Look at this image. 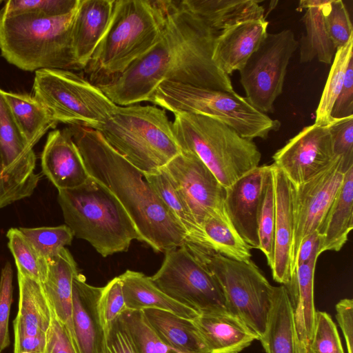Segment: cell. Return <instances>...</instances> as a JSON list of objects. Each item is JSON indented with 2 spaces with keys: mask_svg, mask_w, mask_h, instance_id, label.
<instances>
[{
  "mask_svg": "<svg viewBox=\"0 0 353 353\" xmlns=\"http://www.w3.org/2000/svg\"><path fill=\"white\" fill-rule=\"evenodd\" d=\"M65 129L90 176L106 187L132 220L141 241L156 252L183 245L187 234L146 181L144 174L114 150L99 131L79 125Z\"/></svg>",
  "mask_w": 353,
  "mask_h": 353,
  "instance_id": "obj_1",
  "label": "cell"
},
{
  "mask_svg": "<svg viewBox=\"0 0 353 353\" xmlns=\"http://www.w3.org/2000/svg\"><path fill=\"white\" fill-rule=\"evenodd\" d=\"M75 10L63 17L48 18L34 12H9L2 8L1 56L25 71L81 70L74 56L71 40Z\"/></svg>",
  "mask_w": 353,
  "mask_h": 353,
  "instance_id": "obj_2",
  "label": "cell"
},
{
  "mask_svg": "<svg viewBox=\"0 0 353 353\" xmlns=\"http://www.w3.org/2000/svg\"><path fill=\"white\" fill-rule=\"evenodd\" d=\"M164 16L159 1L114 0L110 25L84 69L89 81L106 83L160 39Z\"/></svg>",
  "mask_w": 353,
  "mask_h": 353,
  "instance_id": "obj_3",
  "label": "cell"
},
{
  "mask_svg": "<svg viewBox=\"0 0 353 353\" xmlns=\"http://www.w3.org/2000/svg\"><path fill=\"white\" fill-rule=\"evenodd\" d=\"M65 225L74 236L88 241L102 256L125 252L141 236L117 197L90 176L80 186L58 190Z\"/></svg>",
  "mask_w": 353,
  "mask_h": 353,
  "instance_id": "obj_4",
  "label": "cell"
},
{
  "mask_svg": "<svg viewBox=\"0 0 353 353\" xmlns=\"http://www.w3.org/2000/svg\"><path fill=\"white\" fill-rule=\"evenodd\" d=\"M98 131L143 174L162 168L181 152L172 123L157 105H117Z\"/></svg>",
  "mask_w": 353,
  "mask_h": 353,
  "instance_id": "obj_5",
  "label": "cell"
},
{
  "mask_svg": "<svg viewBox=\"0 0 353 353\" xmlns=\"http://www.w3.org/2000/svg\"><path fill=\"white\" fill-rule=\"evenodd\" d=\"M172 128L180 150L195 154L225 188L259 165L261 154L254 142L214 119L177 113Z\"/></svg>",
  "mask_w": 353,
  "mask_h": 353,
  "instance_id": "obj_6",
  "label": "cell"
},
{
  "mask_svg": "<svg viewBox=\"0 0 353 353\" xmlns=\"http://www.w3.org/2000/svg\"><path fill=\"white\" fill-rule=\"evenodd\" d=\"M148 101L174 114L188 112L211 117L250 140L266 139L270 132L279 130L281 125L279 120L260 112L235 92L165 81Z\"/></svg>",
  "mask_w": 353,
  "mask_h": 353,
  "instance_id": "obj_7",
  "label": "cell"
},
{
  "mask_svg": "<svg viewBox=\"0 0 353 353\" xmlns=\"http://www.w3.org/2000/svg\"><path fill=\"white\" fill-rule=\"evenodd\" d=\"M218 281L227 311L258 336H263L271 305L273 286L251 259L240 261L189 241L184 243Z\"/></svg>",
  "mask_w": 353,
  "mask_h": 353,
  "instance_id": "obj_8",
  "label": "cell"
},
{
  "mask_svg": "<svg viewBox=\"0 0 353 353\" xmlns=\"http://www.w3.org/2000/svg\"><path fill=\"white\" fill-rule=\"evenodd\" d=\"M33 90L57 123L99 130L117 107L98 86L71 70L36 71Z\"/></svg>",
  "mask_w": 353,
  "mask_h": 353,
  "instance_id": "obj_9",
  "label": "cell"
},
{
  "mask_svg": "<svg viewBox=\"0 0 353 353\" xmlns=\"http://www.w3.org/2000/svg\"><path fill=\"white\" fill-rule=\"evenodd\" d=\"M150 279L168 296L199 314L227 311L218 281L185 244L165 252Z\"/></svg>",
  "mask_w": 353,
  "mask_h": 353,
  "instance_id": "obj_10",
  "label": "cell"
},
{
  "mask_svg": "<svg viewBox=\"0 0 353 353\" xmlns=\"http://www.w3.org/2000/svg\"><path fill=\"white\" fill-rule=\"evenodd\" d=\"M162 11L164 28L158 41L119 75L97 85L117 105L148 101L158 86L169 79L176 61L175 34L170 18Z\"/></svg>",
  "mask_w": 353,
  "mask_h": 353,
  "instance_id": "obj_11",
  "label": "cell"
},
{
  "mask_svg": "<svg viewBox=\"0 0 353 353\" xmlns=\"http://www.w3.org/2000/svg\"><path fill=\"white\" fill-rule=\"evenodd\" d=\"M298 47L291 30L268 33L239 71L246 99L260 112H274V103L283 92L288 65Z\"/></svg>",
  "mask_w": 353,
  "mask_h": 353,
  "instance_id": "obj_12",
  "label": "cell"
},
{
  "mask_svg": "<svg viewBox=\"0 0 353 353\" xmlns=\"http://www.w3.org/2000/svg\"><path fill=\"white\" fill-rule=\"evenodd\" d=\"M162 168L174 181L201 228L210 216L229 221L224 209L225 188L195 154L181 150Z\"/></svg>",
  "mask_w": 353,
  "mask_h": 353,
  "instance_id": "obj_13",
  "label": "cell"
},
{
  "mask_svg": "<svg viewBox=\"0 0 353 353\" xmlns=\"http://www.w3.org/2000/svg\"><path fill=\"white\" fill-rule=\"evenodd\" d=\"M345 172L335 159L317 174L299 185L292 184L294 218L293 267L301 240L318 230L340 189Z\"/></svg>",
  "mask_w": 353,
  "mask_h": 353,
  "instance_id": "obj_14",
  "label": "cell"
},
{
  "mask_svg": "<svg viewBox=\"0 0 353 353\" xmlns=\"http://www.w3.org/2000/svg\"><path fill=\"white\" fill-rule=\"evenodd\" d=\"M335 157L327 126L314 123L290 139L273 154L272 159L273 164L296 186L317 174Z\"/></svg>",
  "mask_w": 353,
  "mask_h": 353,
  "instance_id": "obj_15",
  "label": "cell"
},
{
  "mask_svg": "<svg viewBox=\"0 0 353 353\" xmlns=\"http://www.w3.org/2000/svg\"><path fill=\"white\" fill-rule=\"evenodd\" d=\"M0 88V151L4 172L16 201L30 196L40 175L35 173L36 155L15 123Z\"/></svg>",
  "mask_w": 353,
  "mask_h": 353,
  "instance_id": "obj_16",
  "label": "cell"
},
{
  "mask_svg": "<svg viewBox=\"0 0 353 353\" xmlns=\"http://www.w3.org/2000/svg\"><path fill=\"white\" fill-rule=\"evenodd\" d=\"M19 308L13 322L14 353H43L52 311L42 285L17 274Z\"/></svg>",
  "mask_w": 353,
  "mask_h": 353,
  "instance_id": "obj_17",
  "label": "cell"
},
{
  "mask_svg": "<svg viewBox=\"0 0 353 353\" xmlns=\"http://www.w3.org/2000/svg\"><path fill=\"white\" fill-rule=\"evenodd\" d=\"M270 168V165H259L225 188L226 216L250 249L259 248L257 220Z\"/></svg>",
  "mask_w": 353,
  "mask_h": 353,
  "instance_id": "obj_18",
  "label": "cell"
},
{
  "mask_svg": "<svg viewBox=\"0 0 353 353\" xmlns=\"http://www.w3.org/2000/svg\"><path fill=\"white\" fill-rule=\"evenodd\" d=\"M103 287L86 283L79 272L72 283V327L79 353H106L107 333L100 312Z\"/></svg>",
  "mask_w": 353,
  "mask_h": 353,
  "instance_id": "obj_19",
  "label": "cell"
},
{
  "mask_svg": "<svg viewBox=\"0 0 353 353\" xmlns=\"http://www.w3.org/2000/svg\"><path fill=\"white\" fill-rule=\"evenodd\" d=\"M275 196V221L273 239L272 277L287 286L291 281L293 267L294 218L292 183L283 172L272 163Z\"/></svg>",
  "mask_w": 353,
  "mask_h": 353,
  "instance_id": "obj_20",
  "label": "cell"
},
{
  "mask_svg": "<svg viewBox=\"0 0 353 353\" xmlns=\"http://www.w3.org/2000/svg\"><path fill=\"white\" fill-rule=\"evenodd\" d=\"M41 164L43 173L58 190L80 186L90 176L65 128L48 134L41 155Z\"/></svg>",
  "mask_w": 353,
  "mask_h": 353,
  "instance_id": "obj_21",
  "label": "cell"
},
{
  "mask_svg": "<svg viewBox=\"0 0 353 353\" xmlns=\"http://www.w3.org/2000/svg\"><path fill=\"white\" fill-rule=\"evenodd\" d=\"M114 0H79L74 12L72 47L81 70L88 64L112 19Z\"/></svg>",
  "mask_w": 353,
  "mask_h": 353,
  "instance_id": "obj_22",
  "label": "cell"
},
{
  "mask_svg": "<svg viewBox=\"0 0 353 353\" xmlns=\"http://www.w3.org/2000/svg\"><path fill=\"white\" fill-rule=\"evenodd\" d=\"M268 24L265 18L249 20L221 32L214 42V62L229 76L242 70L266 37Z\"/></svg>",
  "mask_w": 353,
  "mask_h": 353,
  "instance_id": "obj_23",
  "label": "cell"
},
{
  "mask_svg": "<svg viewBox=\"0 0 353 353\" xmlns=\"http://www.w3.org/2000/svg\"><path fill=\"white\" fill-rule=\"evenodd\" d=\"M209 353H239L257 335L228 311L199 314L192 319Z\"/></svg>",
  "mask_w": 353,
  "mask_h": 353,
  "instance_id": "obj_24",
  "label": "cell"
},
{
  "mask_svg": "<svg viewBox=\"0 0 353 353\" xmlns=\"http://www.w3.org/2000/svg\"><path fill=\"white\" fill-rule=\"evenodd\" d=\"M259 341L266 353H299L294 307L284 285L273 286L265 328Z\"/></svg>",
  "mask_w": 353,
  "mask_h": 353,
  "instance_id": "obj_25",
  "label": "cell"
},
{
  "mask_svg": "<svg viewBox=\"0 0 353 353\" xmlns=\"http://www.w3.org/2000/svg\"><path fill=\"white\" fill-rule=\"evenodd\" d=\"M181 6L220 34L239 23L265 19V9L255 0H183Z\"/></svg>",
  "mask_w": 353,
  "mask_h": 353,
  "instance_id": "obj_26",
  "label": "cell"
},
{
  "mask_svg": "<svg viewBox=\"0 0 353 353\" xmlns=\"http://www.w3.org/2000/svg\"><path fill=\"white\" fill-rule=\"evenodd\" d=\"M48 263V276L41 283L42 287L54 314L68 327L74 340L72 317V283L79 272L77 263L65 248Z\"/></svg>",
  "mask_w": 353,
  "mask_h": 353,
  "instance_id": "obj_27",
  "label": "cell"
},
{
  "mask_svg": "<svg viewBox=\"0 0 353 353\" xmlns=\"http://www.w3.org/2000/svg\"><path fill=\"white\" fill-rule=\"evenodd\" d=\"M353 228V167L344 174L343 180L323 221L318 229L321 242L318 253L339 252Z\"/></svg>",
  "mask_w": 353,
  "mask_h": 353,
  "instance_id": "obj_28",
  "label": "cell"
},
{
  "mask_svg": "<svg viewBox=\"0 0 353 353\" xmlns=\"http://www.w3.org/2000/svg\"><path fill=\"white\" fill-rule=\"evenodd\" d=\"M119 276L122 283L125 305L129 310L157 309L188 319H193L199 315L192 309L162 292L152 282L150 276L142 272L128 270Z\"/></svg>",
  "mask_w": 353,
  "mask_h": 353,
  "instance_id": "obj_29",
  "label": "cell"
},
{
  "mask_svg": "<svg viewBox=\"0 0 353 353\" xmlns=\"http://www.w3.org/2000/svg\"><path fill=\"white\" fill-rule=\"evenodd\" d=\"M329 1L303 0L299 7L305 8L303 16L305 32L299 41L300 62L306 63L316 58L326 64L332 62L336 48L327 31L324 14Z\"/></svg>",
  "mask_w": 353,
  "mask_h": 353,
  "instance_id": "obj_30",
  "label": "cell"
},
{
  "mask_svg": "<svg viewBox=\"0 0 353 353\" xmlns=\"http://www.w3.org/2000/svg\"><path fill=\"white\" fill-rule=\"evenodd\" d=\"M148 325L167 345L187 353H209L192 319L168 311H142Z\"/></svg>",
  "mask_w": 353,
  "mask_h": 353,
  "instance_id": "obj_31",
  "label": "cell"
},
{
  "mask_svg": "<svg viewBox=\"0 0 353 353\" xmlns=\"http://www.w3.org/2000/svg\"><path fill=\"white\" fill-rule=\"evenodd\" d=\"M12 118L27 143L32 148L46 131L57 125L48 110L34 97L2 90Z\"/></svg>",
  "mask_w": 353,
  "mask_h": 353,
  "instance_id": "obj_32",
  "label": "cell"
},
{
  "mask_svg": "<svg viewBox=\"0 0 353 353\" xmlns=\"http://www.w3.org/2000/svg\"><path fill=\"white\" fill-rule=\"evenodd\" d=\"M144 176L154 192L186 232V241L206 248L201 228L194 220L182 194L169 174L161 168L144 174Z\"/></svg>",
  "mask_w": 353,
  "mask_h": 353,
  "instance_id": "obj_33",
  "label": "cell"
},
{
  "mask_svg": "<svg viewBox=\"0 0 353 353\" xmlns=\"http://www.w3.org/2000/svg\"><path fill=\"white\" fill-rule=\"evenodd\" d=\"M206 248L228 258L246 261L251 259L250 248L228 220L210 216L202 223Z\"/></svg>",
  "mask_w": 353,
  "mask_h": 353,
  "instance_id": "obj_34",
  "label": "cell"
},
{
  "mask_svg": "<svg viewBox=\"0 0 353 353\" xmlns=\"http://www.w3.org/2000/svg\"><path fill=\"white\" fill-rule=\"evenodd\" d=\"M352 46L353 37L336 51L316 110L314 124L317 125L327 126L332 120L331 112L334 104L341 90L348 63L353 59Z\"/></svg>",
  "mask_w": 353,
  "mask_h": 353,
  "instance_id": "obj_35",
  "label": "cell"
},
{
  "mask_svg": "<svg viewBox=\"0 0 353 353\" xmlns=\"http://www.w3.org/2000/svg\"><path fill=\"white\" fill-rule=\"evenodd\" d=\"M8 246L17 268V274L43 283L48 276V261L38 252L19 228H11L6 234Z\"/></svg>",
  "mask_w": 353,
  "mask_h": 353,
  "instance_id": "obj_36",
  "label": "cell"
},
{
  "mask_svg": "<svg viewBox=\"0 0 353 353\" xmlns=\"http://www.w3.org/2000/svg\"><path fill=\"white\" fill-rule=\"evenodd\" d=\"M137 353H187L165 343L146 321L142 311L127 310L120 316Z\"/></svg>",
  "mask_w": 353,
  "mask_h": 353,
  "instance_id": "obj_37",
  "label": "cell"
},
{
  "mask_svg": "<svg viewBox=\"0 0 353 353\" xmlns=\"http://www.w3.org/2000/svg\"><path fill=\"white\" fill-rule=\"evenodd\" d=\"M275 221V196L272 164L268 172L264 191L260 206L257 230L259 250L265 255L271 268L273 262V239Z\"/></svg>",
  "mask_w": 353,
  "mask_h": 353,
  "instance_id": "obj_38",
  "label": "cell"
},
{
  "mask_svg": "<svg viewBox=\"0 0 353 353\" xmlns=\"http://www.w3.org/2000/svg\"><path fill=\"white\" fill-rule=\"evenodd\" d=\"M21 232L47 260L72 243L74 234L65 224L56 227L20 228Z\"/></svg>",
  "mask_w": 353,
  "mask_h": 353,
  "instance_id": "obj_39",
  "label": "cell"
},
{
  "mask_svg": "<svg viewBox=\"0 0 353 353\" xmlns=\"http://www.w3.org/2000/svg\"><path fill=\"white\" fill-rule=\"evenodd\" d=\"M307 353H345L336 324L325 312L316 311Z\"/></svg>",
  "mask_w": 353,
  "mask_h": 353,
  "instance_id": "obj_40",
  "label": "cell"
},
{
  "mask_svg": "<svg viewBox=\"0 0 353 353\" xmlns=\"http://www.w3.org/2000/svg\"><path fill=\"white\" fill-rule=\"evenodd\" d=\"M324 20L328 34L336 49L344 46L353 37L350 14L341 0L329 1Z\"/></svg>",
  "mask_w": 353,
  "mask_h": 353,
  "instance_id": "obj_41",
  "label": "cell"
},
{
  "mask_svg": "<svg viewBox=\"0 0 353 353\" xmlns=\"http://www.w3.org/2000/svg\"><path fill=\"white\" fill-rule=\"evenodd\" d=\"M79 0H10L3 8L9 12H34L48 18H57L72 13Z\"/></svg>",
  "mask_w": 353,
  "mask_h": 353,
  "instance_id": "obj_42",
  "label": "cell"
},
{
  "mask_svg": "<svg viewBox=\"0 0 353 353\" xmlns=\"http://www.w3.org/2000/svg\"><path fill=\"white\" fill-rule=\"evenodd\" d=\"M331 134L333 152L341 159L344 172L353 167V115L332 119L327 125Z\"/></svg>",
  "mask_w": 353,
  "mask_h": 353,
  "instance_id": "obj_43",
  "label": "cell"
},
{
  "mask_svg": "<svg viewBox=\"0 0 353 353\" xmlns=\"http://www.w3.org/2000/svg\"><path fill=\"white\" fill-rule=\"evenodd\" d=\"M128 310L119 276L110 280L103 287L99 299V312L106 331Z\"/></svg>",
  "mask_w": 353,
  "mask_h": 353,
  "instance_id": "obj_44",
  "label": "cell"
},
{
  "mask_svg": "<svg viewBox=\"0 0 353 353\" xmlns=\"http://www.w3.org/2000/svg\"><path fill=\"white\" fill-rule=\"evenodd\" d=\"M12 266L7 262L1 271L0 276V351L10 343L9 335V316L12 301Z\"/></svg>",
  "mask_w": 353,
  "mask_h": 353,
  "instance_id": "obj_45",
  "label": "cell"
},
{
  "mask_svg": "<svg viewBox=\"0 0 353 353\" xmlns=\"http://www.w3.org/2000/svg\"><path fill=\"white\" fill-rule=\"evenodd\" d=\"M43 353H79L69 330L57 319L53 312Z\"/></svg>",
  "mask_w": 353,
  "mask_h": 353,
  "instance_id": "obj_46",
  "label": "cell"
},
{
  "mask_svg": "<svg viewBox=\"0 0 353 353\" xmlns=\"http://www.w3.org/2000/svg\"><path fill=\"white\" fill-rule=\"evenodd\" d=\"M353 115V59L347 65L341 90L334 104L332 119H341Z\"/></svg>",
  "mask_w": 353,
  "mask_h": 353,
  "instance_id": "obj_47",
  "label": "cell"
},
{
  "mask_svg": "<svg viewBox=\"0 0 353 353\" xmlns=\"http://www.w3.org/2000/svg\"><path fill=\"white\" fill-rule=\"evenodd\" d=\"M106 353H137L131 336L119 317L107 332Z\"/></svg>",
  "mask_w": 353,
  "mask_h": 353,
  "instance_id": "obj_48",
  "label": "cell"
},
{
  "mask_svg": "<svg viewBox=\"0 0 353 353\" xmlns=\"http://www.w3.org/2000/svg\"><path fill=\"white\" fill-rule=\"evenodd\" d=\"M336 319L343 332L347 353H353V301L343 299L336 305Z\"/></svg>",
  "mask_w": 353,
  "mask_h": 353,
  "instance_id": "obj_49",
  "label": "cell"
},
{
  "mask_svg": "<svg viewBox=\"0 0 353 353\" xmlns=\"http://www.w3.org/2000/svg\"><path fill=\"white\" fill-rule=\"evenodd\" d=\"M321 236L318 230L305 236L301 241L294 262V272L297 266L307 263L314 257H318Z\"/></svg>",
  "mask_w": 353,
  "mask_h": 353,
  "instance_id": "obj_50",
  "label": "cell"
},
{
  "mask_svg": "<svg viewBox=\"0 0 353 353\" xmlns=\"http://www.w3.org/2000/svg\"><path fill=\"white\" fill-rule=\"evenodd\" d=\"M14 196L9 188L4 172L3 163L0 151V209L15 202Z\"/></svg>",
  "mask_w": 353,
  "mask_h": 353,
  "instance_id": "obj_51",
  "label": "cell"
},
{
  "mask_svg": "<svg viewBox=\"0 0 353 353\" xmlns=\"http://www.w3.org/2000/svg\"><path fill=\"white\" fill-rule=\"evenodd\" d=\"M2 1H3L2 0H0V4L2 3Z\"/></svg>",
  "mask_w": 353,
  "mask_h": 353,
  "instance_id": "obj_52",
  "label": "cell"
},
{
  "mask_svg": "<svg viewBox=\"0 0 353 353\" xmlns=\"http://www.w3.org/2000/svg\"><path fill=\"white\" fill-rule=\"evenodd\" d=\"M0 353H1V351H0Z\"/></svg>",
  "mask_w": 353,
  "mask_h": 353,
  "instance_id": "obj_53",
  "label": "cell"
}]
</instances>
